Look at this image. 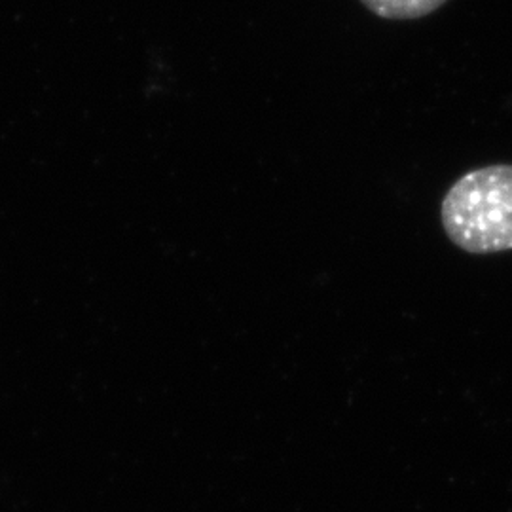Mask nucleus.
<instances>
[{
	"instance_id": "nucleus-2",
	"label": "nucleus",
	"mask_w": 512,
	"mask_h": 512,
	"mask_svg": "<svg viewBox=\"0 0 512 512\" xmlns=\"http://www.w3.org/2000/svg\"><path fill=\"white\" fill-rule=\"evenodd\" d=\"M378 18L403 21L433 14L446 0H361Z\"/></svg>"
},
{
	"instance_id": "nucleus-1",
	"label": "nucleus",
	"mask_w": 512,
	"mask_h": 512,
	"mask_svg": "<svg viewBox=\"0 0 512 512\" xmlns=\"http://www.w3.org/2000/svg\"><path fill=\"white\" fill-rule=\"evenodd\" d=\"M440 220L448 239L469 255L512 251V165L459 177L442 200Z\"/></svg>"
}]
</instances>
